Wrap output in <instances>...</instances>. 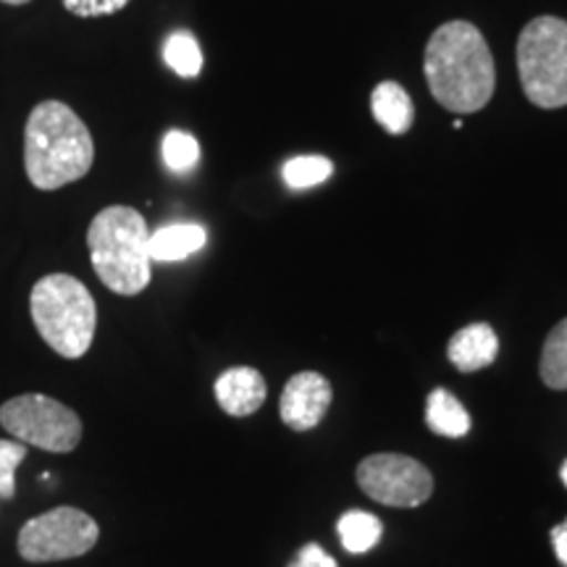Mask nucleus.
Returning a JSON list of instances; mask_svg holds the SVG:
<instances>
[{
	"instance_id": "14",
	"label": "nucleus",
	"mask_w": 567,
	"mask_h": 567,
	"mask_svg": "<svg viewBox=\"0 0 567 567\" xmlns=\"http://www.w3.org/2000/svg\"><path fill=\"white\" fill-rule=\"evenodd\" d=\"M425 423L439 436L463 439L471 431V415L463 408V402L446 389H434L425 400Z\"/></svg>"
},
{
	"instance_id": "21",
	"label": "nucleus",
	"mask_w": 567,
	"mask_h": 567,
	"mask_svg": "<svg viewBox=\"0 0 567 567\" xmlns=\"http://www.w3.org/2000/svg\"><path fill=\"white\" fill-rule=\"evenodd\" d=\"M132 0H63V9L80 19H101L126 9Z\"/></svg>"
},
{
	"instance_id": "6",
	"label": "nucleus",
	"mask_w": 567,
	"mask_h": 567,
	"mask_svg": "<svg viewBox=\"0 0 567 567\" xmlns=\"http://www.w3.org/2000/svg\"><path fill=\"white\" fill-rule=\"evenodd\" d=\"M0 425L17 442L66 455L82 442V421L69 405L48 394H19L0 405Z\"/></svg>"
},
{
	"instance_id": "17",
	"label": "nucleus",
	"mask_w": 567,
	"mask_h": 567,
	"mask_svg": "<svg viewBox=\"0 0 567 567\" xmlns=\"http://www.w3.org/2000/svg\"><path fill=\"white\" fill-rule=\"evenodd\" d=\"M163 61L182 80H195L203 71L200 42L189 30H176L168 34L166 45H163Z\"/></svg>"
},
{
	"instance_id": "4",
	"label": "nucleus",
	"mask_w": 567,
	"mask_h": 567,
	"mask_svg": "<svg viewBox=\"0 0 567 567\" xmlns=\"http://www.w3.org/2000/svg\"><path fill=\"white\" fill-rule=\"evenodd\" d=\"M30 313L42 342L66 360L87 354L97 329V305L71 274H48L32 287Z\"/></svg>"
},
{
	"instance_id": "15",
	"label": "nucleus",
	"mask_w": 567,
	"mask_h": 567,
	"mask_svg": "<svg viewBox=\"0 0 567 567\" xmlns=\"http://www.w3.org/2000/svg\"><path fill=\"white\" fill-rule=\"evenodd\" d=\"M337 530L347 551H352V555H363V551H371L375 544H379L381 534H384V526H381L379 517L371 513L350 509V513L339 517Z\"/></svg>"
},
{
	"instance_id": "13",
	"label": "nucleus",
	"mask_w": 567,
	"mask_h": 567,
	"mask_svg": "<svg viewBox=\"0 0 567 567\" xmlns=\"http://www.w3.org/2000/svg\"><path fill=\"white\" fill-rule=\"evenodd\" d=\"M205 243H208V234H205L203 226L168 224L151 234L147 250H151V260H158V264H174V260H184L189 258V255H195L197 250H203Z\"/></svg>"
},
{
	"instance_id": "10",
	"label": "nucleus",
	"mask_w": 567,
	"mask_h": 567,
	"mask_svg": "<svg viewBox=\"0 0 567 567\" xmlns=\"http://www.w3.org/2000/svg\"><path fill=\"white\" fill-rule=\"evenodd\" d=\"M213 392H216L218 408H221L226 415L247 417L264 408L268 386L264 373L255 371V368L237 365L218 375Z\"/></svg>"
},
{
	"instance_id": "1",
	"label": "nucleus",
	"mask_w": 567,
	"mask_h": 567,
	"mask_svg": "<svg viewBox=\"0 0 567 567\" xmlns=\"http://www.w3.org/2000/svg\"><path fill=\"white\" fill-rule=\"evenodd\" d=\"M423 74L442 109L465 116L484 111L496 90L494 55L484 32L465 19L446 21L423 51Z\"/></svg>"
},
{
	"instance_id": "24",
	"label": "nucleus",
	"mask_w": 567,
	"mask_h": 567,
	"mask_svg": "<svg viewBox=\"0 0 567 567\" xmlns=\"http://www.w3.org/2000/svg\"><path fill=\"white\" fill-rule=\"evenodd\" d=\"M0 3H6V6H27V3H32V0H0Z\"/></svg>"
},
{
	"instance_id": "5",
	"label": "nucleus",
	"mask_w": 567,
	"mask_h": 567,
	"mask_svg": "<svg viewBox=\"0 0 567 567\" xmlns=\"http://www.w3.org/2000/svg\"><path fill=\"white\" fill-rule=\"evenodd\" d=\"M517 76L523 95L542 111L567 105V21L536 17L517 38Z\"/></svg>"
},
{
	"instance_id": "3",
	"label": "nucleus",
	"mask_w": 567,
	"mask_h": 567,
	"mask_svg": "<svg viewBox=\"0 0 567 567\" xmlns=\"http://www.w3.org/2000/svg\"><path fill=\"white\" fill-rule=\"evenodd\" d=\"M151 231L140 210L130 205H109L92 218L87 229L90 260L97 279L113 295L134 297L145 292L153 279Z\"/></svg>"
},
{
	"instance_id": "20",
	"label": "nucleus",
	"mask_w": 567,
	"mask_h": 567,
	"mask_svg": "<svg viewBox=\"0 0 567 567\" xmlns=\"http://www.w3.org/2000/svg\"><path fill=\"white\" fill-rule=\"evenodd\" d=\"M27 444L0 439V502L17 494V467L24 463Z\"/></svg>"
},
{
	"instance_id": "22",
	"label": "nucleus",
	"mask_w": 567,
	"mask_h": 567,
	"mask_svg": "<svg viewBox=\"0 0 567 567\" xmlns=\"http://www.w3.org/2000/svg\"><path fill=\"white\" fill-rule=\"evenodd\" d=\"M289 567H339L337 559L318 547V544H305V547L297 551Z\"/></svg>"
},
{
	"instance_id": "2",
	"label": "nucleus",
	"mask_w": 567,
	"mask_h": 567,
	"mask_svg": "<svg viewBox=\"0 0 567 567\" xmlns=\"http://www.w3.org/2000/svg\"><path fill=\"white\" fill-rule=\"evenodd\" d=\"M92 163L95 142L76 111L61 101L34 105L24 126V168L32 187L53 193L84 179Z\"/></svg>"
},
{
	"instance_id": "8",
	"label": "nucleus",
	"mask_w": 567,
	"mask_h": 567,
	"mask_svg": "<svg viewBox=\"0 0 567 567\" xmlns=\"http://www.w3.org/2000/svg\"><path fill=\"white\" fill-rule=\"evenodd\" d=\"M358 486L386 507H417L434 494V476L415 457L381 452L358 465Z\"/></svg>"
},
{
	"instance_id": "18",
	"label": "nucleus",
	"mask_w": 567,
	"mask_h": 567,
	"mask_svg": "<svg viewBox=\"0 0 567 567\" xmlns=\"http://www.w3.org/2000/svg\"><path fill=\"white\" fill-rule=\"evenodd\" d=\"M334 163L323 155H297L281 166V179L289 189H310L331 179Z\"/></svg>"
},
{
	"instance_id": "25",
	"label": "nucleus",
	"mask_w": 567,
	"mask_h": 567,
	"mask_svg": "<svg viewBox=\"0 0 567 567\" xmlns=\"http://www.w3.org/2000/svg\"><path fill=\"white\" fill-rule=\"evenodd\" d=\"M559 478H563V484L567 486V460H565V465H563V471H559Z\"/></svg>"
},
{
	"instance_id": "16",
	"label": "nucleus",
	"mask_w": 567,
	"mask_h": 567,
	"mask_svg": "<svg viewBox=\"0 0 567 567\" xmlns=\"http://www.w3.org/2000/svg\"><path fill=\"white\" fill-rule=\"evenodd\" d=\"M542 381L555 392H567V318H563L547 334L538 363Z\"/></svg>"
},
{
	"instance_id": "9",
	"label": "nucleus",
	"mask_w": 567,
	"mask_h": 567,
	"mask_svg": "<svg viewBox=\"0 0 567 567\" xmlns=\"http://www.w3.org/2000/svg\"><path fill=\"white\" fill-rule=\"evenodd\" d=\"M334 389L329 379L316 371L295 373L281 392L279 415L292 431H310L329 413Z\"/></svg>"
},
{
	"instance_id": "19",
	"label": "nucleus",
	"mask_w": 567,
	"mask_h": 567,
	"mask_svg": "<svg viewBox=\"0 0 567 567\" xmlns=\"http://www.w3.org/2000/svg\"><path fill=\"white\" fill-rule=\"evenodd\" d=\"M161 153H163V163L168 166V172L174 174L193 172L197 161H200V145H197V140L189 132H182V130H172L166 137H163Z\"/></svg>"
},
{
	"instance_id": "12",
	"label": "nucleus",
	"mask_w": 567,
	"mask_h": 567,
	"mask_svg": "<svg viewBox=\"0 0 567 567\" xmlns=\"http://www.w3.org/2000/svg\"><path fill=\"white\" fill-rule=\"evenodd\" d=\"M371 111L381 130L394 134H408L415 122V105L408 90L396 82H381L371 95Z\"/></svg>"
},
{
	"instance_id": "11",
	"label": "nucleus",
	"mask_w": 567,
	"mask_h": 567,
	"mask_svg": "<svg viewBox=\"0 0 567 567\" xmlns=\"http://www.w3.org/2000/svg\"><path fill=\"white\" fill-rule=\"evenodd\" d=\"M499 354V339L488 323H471L460 329L446 344V358L463 373L484 371Z\"/></svg>"
},
{
	"instance_id": "23",
	"label": "nucleus",
	"mask_w": 567,
	"mask_h": 567,
	"mask_svg": "<svg viewBox=\"0 0 567 567\" xmlns=\"http://www.w3.org/2000/svg\"><path fill=\"white\" fill-rule=\"evenodd\" d=\"M549 536H551V547H555L557 559L567 567V520L551 528Z\"/></svg>"
},
{
	"instance_id": "7",
	"label": "nucleus",
	"mask_w": 567,
	"mask_h": 567,
	"mask_svg": "<svg viewBox=\"0 0 567 567\" xmlns=\"http://www.w3.org/2000/svg\"><path fill=\"white\" fill-rule=\"evenodd\" d=\"M101 528L95 517L76 507H55L27 520L19 530V555L27 563H63L87 555Z\"/></svg>"
}]
</instances>
